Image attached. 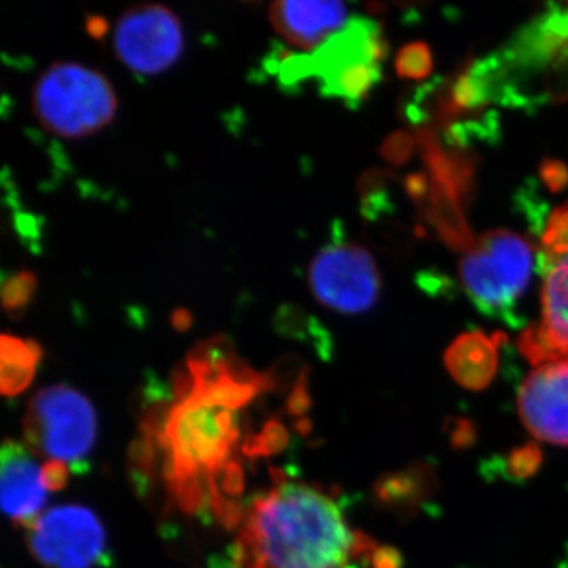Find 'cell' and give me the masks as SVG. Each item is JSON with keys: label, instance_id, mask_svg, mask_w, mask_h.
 <instances>
[{"label": "cell", "instance_id": "cell-1", "mask_svg": "<svg viewBox=\"0 0 568 568\" xmlns=\"http://www.w3.org/2000/svg\"><path fill=\"white\" fill-rule=\"evenodd\" d=\"M265 381L242 365L224 342L197 346L189 357L174 399L156 429L164 480L179 507H211L227 525L244 510L241 469L234 462L242 436V410L263 390Z\"/></svg>", "mask_w": 568, "mask_h": 568}, {"label": "cell", "instance_id": "cell-2", "mask_svg": "<svg viewBox=\"0 0 568 568\" xmlns=\"http://www.w3.org/2000/svg\"><path fill=\"white\" fill-rule=\"evenodd\" d=\"M375 541L347 526L334 497L282 478L254 497L241 518L233 568H342Z\"/></svg>", "mask_w": 568, "mask_h": 568}, {"label": "cell", "instance_id": "cell-3", "mask_svg": "<svg viewBox=\"0 0 568 568\" xmlns=\"http://www.w3.org/2000/svg\"><path fill=\"white\" fill-rule=\"evenodd\" d=\"M387 51V41L376 21L353 18L315 51H272L265 69L284 89L317 81L321 95L355 110L379 84Z\"/></svg>", "mask_w": 568, "mask_h": 568}, {"label": "cell", "instance_id": "cell-4", "mask_svg": "<svg viewBox=\"0 0 568 568\" xmlns=\"http://www.w3.org/2000/svg\"><path fill=\"white\" fill-rule=\"evenodd\" d=\"M534 254L529 242L511 231L481 235L459 263V278L478 312L519 327L518 305L532 276Z\"/></svg>", "mask_w": 568, "mask_h": 568}, {"label": "cell", "instance_id": "cell-5", "mask_svg": "<svg viewBox=\"0 0 568 568\" xmlns=\"http://www.w3.org/2000/svg\"><path fill=\"white\" fill-rule=\"evenodd\" d=\"M33 110L44 129L63 140H81L110 125L118 97L100 71L74 62L54 63L33 89Z\"/></svg>", "mask_w": 568, "mask_h": 568}, {"label": "cell", "instance_id": "cell-6", "mask_svg": "<svg viewBox=\"0 0 568 568\" xmlns=\"http://www.w3.org/2000/svg\"><path fill=\"white\" fill-rule=\"evenodd\" d=\"M97 429V413L88 396L63 384L40 390L26 410V446L44 462L62 463L74 474L88 469Z\"/></svg>", "mask_w": 568, "mask_h": 568}, {"label": "cell", "instance_id": "cell-7", "mask_svg": "<svg viewBox=\"0 0 568 568\" xmlns=\"http://www.w3.org/2000/svg\"><path fill=\"white\" fill-rule=\"evenodd\" d=\"M26 530L29 549L43 567L97 568L110 560L106 530L91 508H50Z\"/></svg>", "mask_w": 568, "mask_h": 568}, {"label": "cell", "instance_id": "cell-8", "mask_svg": "<svg viewBox=\"0 0 568 568\" xmlns=\"http://www.w3.org/2000/svg\"><path fill=\"white\" fill-rule=\"evenodd\" d=\"M316 301L343 315H361L376 305L381 276L368 250L338 235L316 254L308 268Z\"/></svg>", "mask_w": 568, "mask_h": 568}, {"label": "cell", "instance_id": "cell-9", "mask_svg": "<svg viewBox=\"0 0 568 568\" xmlns=\"http://www.w3.org/2000/svg\"><path fill=\"white\" fill-rule=\"evenodd\" d=\"M114 51L134 74L155 77L182 55V22L174 11L159 3L133 7L115 24Z\"/></svg>", "mask_w": 568, "mask_h": 568}, {"label": "cell", "instance_id": "cell-10", "mask_svg": "<svg viewBox=\"0 0 568 568\" xmlns=\"http://www.w3.org/2000/svg\"><path fill=\"white\" fill-rule=\"evenodd\" d=\"M541 321L519 336V351L534 366L568 362V254L541 248Z\"/></svg>", "mask_w": 568, "mask_h": 568}, {"label": "cell", "instance_id": "cell-11", "mask_svg": "<svg viewBox=\"0 0 568 568\" xmlns=\"http://www.w3.org/2000/svg\"><path fill=\"white\" fill-rule=\"evenodd\" d=\"M518 414L536 439L568 446V362L537 366L523 381Z\"/></svg>", "mask_w": 568, "mask_h": 568}, {"label": "cell", "instance_id": "cell-12", "mask_svg": "<svg viewBox=\"0 0 568 568\" xmlns=\"http://www.w3.org/2000/svg\"><path fill=\"white\" fill-rule=\"evenodd\" d=\"M17 440H6L0 467V493L7 517L28 529L44 511L51 489L44 480V465Z\"/></svg>", "mask_w": 568, "mask_h": 568}, {"label": "cell", "instance_id": "cell-13", "mask_svg": "<svg viewBox=\"0 0 568 568\" xmlns=\"http://www.w3.org/2000/svg\"><path fill=\"white\" fill-rule=\"evenodd\" d=\"M268 20L293 47L312 52L343 31L353 18L345 3L282 0L268 10Z\"/></svg>", "mask_w": 568, "mask_h": 568}, {"label": "cell", "instance_id": "cell-14", "mask_svg": "<svg viewBox=\"0 0 568 568\" xmlns=\"http://www.w3.org/2000/svg\"><path fill=\"white\" fill-rule=\"evenodd\" d=\"M504 342L506 336L503 334L466 332L447 347L444 365L459 386L470 392L484 390L495 379Z\"/></svg>", "mask_w": 568, "mask_h": 568}, {"label": "cell", "instance_id": "cell-15", "mask_svg": "<svg viewBox=\"0 0 568 568\" xmlns=\"http://www.w3.org/2000/svg\"><path fill=\"white\" fill-rule=\"evenodd\" d=\"M40 351L33 342L3 335L2 377L3 390L20 392L31 381L39 365Z\"/></svg>", "mask_w": 568, "mask_h": 568}, {"label": "cell", "instance_id": "cell-16", "mask_svg": "<svg viewBox=\"0 0 568 568\" xmlns=\"http://www.w3.org/2000/svg\"><path fill=\"white\" fill-rule=\"evenodd\" d=\"M37 293L36 275L28 271L17 272L3 278L2 304L3 310L10 316H20L31 305L33 295Z\"/></svg>", "mask_w": 568, "mask_h": 568}, {"label": "cell", "instance_id": "cell-17", "mask_svg": "<svg viewBox=\"0 0 568 568\" xmlns=\"http://www.w3.org/2000/svg\"><path fill=\"white\" fill-rule=\"evenodd\" d=\"M396 73L402 78L409 80H424L433 70V54L428 44L417 41V43L406 44L396 55Z\"/></svg>", "mask_w": 568, "mask_h": 568}, {"label": "cell", "instance_id": "cell-18", "mask_svg": "<svg viewBox=\"0 0 568 568\" xmlns=\"http://www.w3.org/2000/svg\"><path fill=\"white\" fill-rule=\"evenodd\" d=\"M541 245L545 250L568 254V204L556 209L545 223Z\"/></svg>", "mask_w": 568, "mask_h": 568}, {"label": "cell", "instance_id": "cell-19", "mask_svg": "<svg viewBox=\"0 0 568 568\" xmlns=\"http://www.w3.org/2000/svg\"><path fill=\"white\" fill-rule=\"evenodd\" d=\"M414 148H416L414 138L407 133L398 132L384 141L383 148H381V155H383L387 163L402 166L413 155Z\"/></svg>", "mask_w": 568, "mask_h": 568}, {"label": "cell", "instance_id": "cell-20", "mask_svg": "<svg viewBox=\"0 0 568 568\" xmlns=\"http://www.w3.org/2000/svg\"><path fill=\"white\" fill-rule=\"evenodd\" d=\"M541 465V452L536 446H525L515 450L508 458V470L517 478H528Z\"/></svg>", "mask_w": 568, "mask_h": 568}, {"label": "cell", "instance_id": "cell-21", "mask_svg": "<svg viewBox=\"0 0 568 568\" xmlns=\"http://www.w3.org/2000/svg\"><path fill=\"white\" fill-rule=\"evenodd\" d=\"M540 175L551 192H560L568 185V168L556 160H545L540 168Z\"/></svg>", "mask_w": 568, "mask_h": 568}, {"label": "cell", "instance_id": "cell-22", "mask_svg": "<svg viewBox=\"0 0 568 568\" xmlns=\"http://www.w3.org/2000/svg\"><path fill=\"white\" fill-rule=\"evenodd\" d=\"M108 26L102 18H93V20L89 21V33L91 36L97 37V39H100V37L104 36V32H106Z\"/></svg>", "mask_w": 568, "mask_h": 568}]
</instances>
